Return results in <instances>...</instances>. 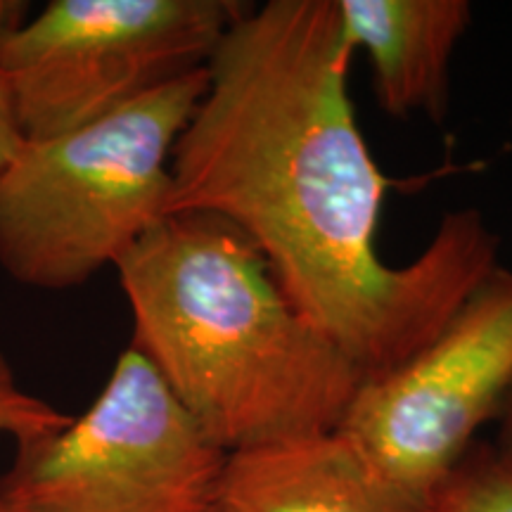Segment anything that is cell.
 Instances as JSON below:
<instances>
[{"label": "cell", "mask_w": 512, "mask_h": 512, "mask_svg": "<svg viewBox=\"0 0 512 512\" xmlns=\"http://www.w3.org/2000/svg\"><path fill=\"white\" fill-rule=\"evenodd\" d=\"M354 55L337 0L247 5L176 140L166 216L233 223L294 309L375 377L444 328L498 266V238L477 209H458L413 261H382L389 178L349 98Z\"/></svg>", "instance_id": "obj_1"}, {"label": "cell", "mask_w": 512, "mask_h": 512, "mask_svg": "<svg viewBox=\"0 0 512 512\" xmlns=\"http://www.w3.org/2000/svg\"><path fill=\"white\" fill-rule=\"evenodd\" d=\"M114 268L131 349L223 451L342 425L366 375L294 309L233 223L169 214Z\"/></svg>", "instance_id": "obj_2"}, {"label": "cell", "mask_w": 512, "mask_h": 512, "mask_svg": "<svg viewBox=\"0 0 512 512\" xmlns=\"http://www.w3.org/2000/svg\"><path fill=\"white\" fill-rule=\"evenodd\" d=\"M207 67L93 124L24 140L0 169V266L34 290H72L166 216L171 155Z\"/></svg>", "instance_id": "obj_3"}, {"label": "cell", "mask_w": 512, "mask_h": 512, "mask_svg": "<svg viewBox=\"0 0 512 512\" xmlns=\"http://www.w3.org/2000/svg\"><path fill=\"white\" fill-rule=\"evenodd\" d=\"M245 8L230 0H53L0 43L19 136L76 131L204 69Z\"/></svg>", "instance_id": "obj_4"}, {"label": "cell", "mask_w": 512, "mask_h": 512, "mask_svg": "<svg viewBox=\"0 0 512 512\" xmlns=\"http://www.w3.org/2000/svg\"><path fill=\"white\" fill-rule=\"evenodd\" d=\"M226 456L128 347L81 418L17 446L0 496L34 512H207Z\"/></svg>", "instance_id": "obj_5"}, {"label": "cell", "mask_w": 512, "mask_h": 512, "mask_svg": "<svg viewBox=\"0 0 512 512\" xmlns=\"http://www.w3.org/2000/svg\"><path fill=\"white\" fill-rule=\"evenodd\" d=\"M512 392V268L498 264L430 342L366 377L337 427L425 505Z\"/></svg>", "instance_id": "obj_6"}, {"label": "cell", "mask_w": 512, "mask_h": 512, "mask_svg": "<svg viewBox=\"0 0 512 512\" xmlns=\"http://www.w3.org/2000/svg\"><path fill=\"white\" fill-rule=\"evenodd\" d=\"M207 512H425V505L332 430L228 453Z\"/></svg>", "instance_id": "obj_7"}, {"label": "cell", "mask_w": 512, "mask_h": 512, "mask_svg": "<svg viewBox=\"0 0 512 512\" xmlns=\"http://www.w3.org/2000/svg\"><path fill=\"white\" fill-rule=\"evenodd\" d=\"M344 36L373 67L375 95L392 117L444 121L451 60L470 29L467 0H337Z\"/></svg>", "instance_id": "obj_8"}, {"label": "cell", "mask_w": 512, "mask_h": 512, "mask_svg": "<svg viewBox=\"0 0 512 512\" xmlns=\"http://www.w3.org/2000/svg\"><path fill=\"white\" fill-rule=\"evenodd\" d=\"M425 512H512V458L494 448H470L434 486Z\"/></svg>", "instance_id": "obj_9"}, {"label": "cell", "mask_w": 512, "mask_h": 512, "mask_svg": "<svg viewBox=\"0 0 512 512\" xmlns=\"http://www.w3.org/2000/svg\"><path fill=\"white\" fill-rule=\"evenodd\" d=\"M69 422H72V415L55 408L41 396L27 392L19 384L8 358L0 354V434H8L19 446L50 437L64 430Z\"/></svg>", "instance_id": "obj_10"}, {"label": "cell", "mask_w": 512, "mask_h": 512, "mask_svg": "<svg viewBox=\"0 0 512 512\" xmlns=\"http://www.w3.org/2000/svg\"><path fill=\"white\" fill-rule=\"evenodd\" d=\"M22 136H19V128L12 117V105H10V93L5 86L3 74H0V169L10 162V157L22 147Z\"/></svg>", "instance_id": "obj_11"}, {"label": "cell", "mask_w": 512, "mask_h": 512, "mask_svg": "<svg viewBox=\"0 0 512 512\" xmlns=\"http://www.w3.org/2000/svg\"><path fill=\"white\" fill-rule=\"evenodd\" d=\"M29 22V3L17 0H0V43L24 27Z\"/></svg>", "instance_id": "obj_12"}, {"label": "cell", "mask_w": 512, "mask_h": 512, "mask_svg": "<svg viewBox=\"0 0 512 512\" xmlns=\"http://www.w3.org/2000/svg\"><path fill=\"white\" fill-rule=\"evenodd\" d=\"M0 512H34V510L24 508V505H19V503H12V501H8V498H3V496H0Z\"/></svg>", "instance_id": "obj_13"}, {"label": "cell", "mask_w": 512, "mask_h": 512, "mask_svg": "<svg viewBox=\"0 0 512 512\" xmlns=\"http://www.w3.org/2000/svg\"><path fill=\"white\" fill-rule=\"evenodd\" d=\"M505 403H508V408H510V427H508V432H510V446H508V448H503V451L508 453V456L512 458V392H510L508 401H505Z\"/></svg>", "instance_id": "obj_14"}]
</instances>
